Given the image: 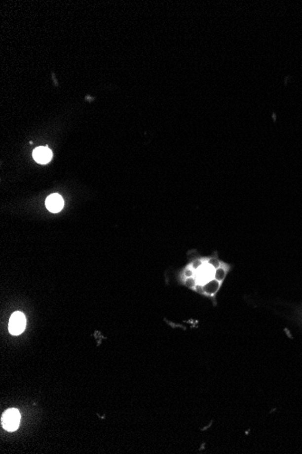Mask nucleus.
Returning <instances> with one entry per match:
<instances>
[{
	"instance_id": "7ed1b4c3",
	"label": "nucleus",
	"mask_w": 302,
	"mask_h": 454,
	"mask_svg": "<svg viewBox=\"0 0 302 454\" xmlns=\"http://www.w3.org/2000/svg\"><path fill=\"white\" fill-rule=\"evenodd\" d=\"M64 205H65L64 199L62 198V196H60L59 194H56V193L50 195L45 200V206H46L47 210L51 211V212H54V213H57V212L62 211V209L64 208Z\"/></svg>"
},
{
	"instance_id": "20e7f679",
	"label": "nucleus",
	"mask_w": 302,
	"mask_h": 454,
	"mask_svg": "<svg viewBox=\"0 0 302 454\" xmlns=\"http://www.w3.org/2000/svg\"><path fill=\"white\" fill-rule=\"evenodd\" d=\"M33 157L35 161L38 163L45 164L52 160L53 153L48 147H38L33 151Z\"/></svg>"
},
{
	"instance_id": "f257e3e1",
	"label": "nucleus",
	"mask_w": 302,
	"mask_h": 454,
	"mask_svg": "<svg viewBox=\"0 0 302 454\" xmlns=\"http://www.w3.org/2000/svg\"><path fill=\"white\" fill-rule=\"evenodd\" d=\"M20 423V413L16 409H9L2 417V425L6 431H16Z\"/></svg>"
},
{
	"instance_id": "f03ea898",
	"label": "nucleus",
	"mask_w": 302,
	"mask_h": 454,
	"mask_svg": "<svg viewBox=\"0 0 302 454\" xmlns=\"http://www.w3.org/2000/svg\"><path fill=\"white\" fill-rule=\"evenodd\" d=\"M27 325V319L24 314L21 312H15L11 316L8 324V329L10 334L14 335H20L24 332Z\"/></svg>"
},
{
	"instance_id": "39448f33",
	"label": "nucleus",
	"mask_w": 302,
	"mask_h": 454,
	"mask_svg": "<svg viewBox=\"0 0 302 454\" xmlns=\"http://www.w3.org/2000/svg\"><path fill=\"white\" fill-rule=\"evenodd\" d=\"M214 276V270L209 265L201 267L197 272V278L201 284H205Z\"/></svg>"
}]
</instances>
